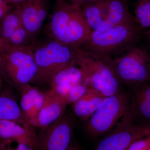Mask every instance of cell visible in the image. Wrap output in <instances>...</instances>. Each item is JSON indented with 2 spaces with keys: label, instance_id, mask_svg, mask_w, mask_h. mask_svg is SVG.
Listing matches in <instances>:
<instances>
[{
  "label": "cell",
  "instance_id": "83f0119b",
  "mask_svg": "<svg viewBox=\"0 0 150 150\" xmlns=\"http://www.w3.org/2000/svg\"><path fill=\"white\" fill-rule=\"evenodd\" d=\"M100 1L101 0H71L72 4L79 7L87 3L96 2Z\"/></svg>",
  "mask_w": 150,
  "mask_h": 150
},
{
  "label": "cell",
  "instance_id": "d590c367",
  "mask_svg": "<svg viewBox=\"0 0 150 150\" xmlns=\"http://www.w3.org/2000/svg\"><path fill=\"white\" fill-rule=\"evenodd\" d=\"M29 1V0H28V1Z\"/></svg>",
  "mask_w": 150,
  "mask_h": 150
},
{
  "label": "cell",
  "instance_id": "9c48e42d",
  "mask_svg": "<svg viewBox=\"0 0 150 150\" xmlns=\"http://www.w3.org/2000/svg\"><path fill=\"white\" fill-rule=\"evenodd\" d=\"M72 119L63 115L45 129L38 136L40 150H68L74 131Z\"/></svg>",
  "mask_w": 150,
  "mask_h": 150
},
{
  "label": "cell",
  "instance_id": "836d02e7",
  "mask_svg": "<svg viewBox=\"0 0 150 150\" xmlns=\"http://www.w3.org/2000/svg\"><path fill=\"white\" fill-rule=\"evenodd\" d=\"M148 150H150V144L149 146V148H148Z\"/></svg>",
  "mask_w": 150,
  "mask_h": 150
},
{
  "label": "cell",
  "instance_id": "f546056e",
  "mask_svg": "<svg viewBox=\"0 0 150 150\" xmlns=\"http://www.w3.org/2000/svg\"><path fill=\"white\" fill-rule=\"evenodd\" d=\"M68 150H80V149L76 146H74V145H71V146H70L69 149Z\"/></svg>",
  "mask_w": 150,
  "mask_h": 150
},
{
  "label": "cell",
  "instance_id": "1f68e13d",
  "mask_svg": "<svg viewBox=\"0 0 150 150\" xmlns=\"http://www.w3.org/2000/svg\"><path fill=\"white\" fill-rule=\"evenodd\" d=\"M147 35L148 38H149V41L150 43V29L147 33Z\"/></svg>",
  "mask_w": 150,
  "mask_h": 150
},
{
  "label": "cell",
  "instance_id": "4fadbf2b",
  "mask_svg": "<svg viewBox=\"0 0 150 150\" xmlns=\"http://www.w3.org/2000/svg\"><path fill=\"white\" fill-rule=\"evenodd\" d=\"M64 98L50 90L45 92V99L37 115L35 127L45 129L64 115L67 105Z\"/></svg>",
  "mask_w": 150,
  "mask_h": 150
},
{
  "label": "cell",
  "instance_id": "8992f818",
  "mask_svg": "<svg viewBox=\"0 0 150 150\" xmlns=\"http://www.w3.org/2000/svg\"><path fill=\"white\" fill-rule=\"evenodd\" d=\"M129 113L128 93L122 91L105 97L96 111L87 120L86 131L93 138L103 137Z\"/></svg>",
  "mask_w": 150,
  "mask_h": 150
},
{
  "label": "cell",
  "instance_id": "2e32d148",
  "mask_svg": "<svg viewBox=\"0 0 150 150\" xmlns=\"http://www.w3.org/2000/svg\"><path fill=\"white\" fill-rule=\"evenodd\" d=\"M0 121H13L31 126L25 118L16 100L6 94H0Z\"/></svg>",
  "mask_w": 150,
  "mask_h": 150
},
{
  "label": "cell",
  "instance_id": "cb8c5ba5",
  "mask_svg": "<svg viewBox=\"0 0 150 150\" xmlns=\"http://www.w3.org/2000/svg\"><path fill=\"white\" fill-rule=\"evenodd\" d=\"M150 144V134L134 142L127 150H148Z\"/></svg>",
  "mask_w": 150,
  "mask_h": 150
},
{
  "label": "cell",
  "instance_id": "e0dca14e",
  "mask_svg": "<svg viewBox=\"0 0 150 150\" xmlns=\"http://www.w3.org/2000/svg\"><path fill=\"white\" fill-rule=\"evenodd\" d=\"M110 27L136 22L135 18L129 13L127 6L123 0H110L109 13L106 20Z\"/></svg>",
  "mask_w": 150,
  "mask_h": 150
},
{
  "label": "cell",
  "instance_id": "ba28073f",
  "mask_svg": "<svg viewBox=\"0 0 150 150\" xmlns=\"http://www.w3.org/2000/svg\"><path fill=\"white\" fill-rule=\"evenodd\" d=\"M149 129L140 128L127 114L100 139L96 150H127L134 142L149 136Z\"/></svg>",
  "mask_w": 150,
  "mask_h": 150
},
{
  "label": "cell",
  "instance_id": "44dd1931",
  "mask_svg": "<svg viewBox=\"0 0 150 150\" xmlns=\"http://www.w3.org/2000/svg\"><path fill=\"white\" fill-rule=\"evenodd\" d=\"M34 39L23 25L19 28L5 44L7 48H22L33 47L35 45Z\"/></svg>",
  "mask_w": 150,
  "mask_h": 150
},
{
  "label": "cell",
  "instance_id": "d6a6232c",
  "mask_svg": "<svg viewBox=\"0 0 150 150\" xmlns=\"http://www.w3.org/2000/svg\"><path fill=\"white\" fill-rule=\"evenodd\" d=\"M147 1V0H139V1Z\"/></svg>",
  "mask_w": 150,
  "mask_h": 150
},
{
  "label": "cell",
  "instance_id": "ac0fdd59",
  "mask_svg": "<svg viewBox=\"0 0 150 150\" xmlns=\"http://www.w3.org/2000/svg\"><path fill=\"white\" fill-rule=\"evenodd\" d=\"M22 25L21 8L14 7L0 22V40L4 46L14 33Z\"/></svg>",
  "mask_w": 150,
  "mask_h": 150
},
{
  "label": "cell",
  "instance_id": "d6986e66",
  "mask_svg": "<svg viewBox=\"0 0 150 150\" xmlns=\"http://www.w3.org/2000/svg\"><path fill=\"white\" fill-rule=\"evenodd\" d=\"M77 65L70 66L59 71L52 79L49 84L50 88L60 85H76L83 81L82 69Z\"/></svg>",
  "mask_w": 150,
  "mask_h": 150
},
{
  "label": "cell",
  "instance_id": "6da1fadb",
  "mask_svg": "<svg viewBox=\"0 0 150 150\" xmlns=\"http://www.w3.org/2000/svg\"><path fill=\"white\" fill-rule=\"evenodd\" d=\"M141 29L137 22H133L92 30L79 48L94 59L112 58L137 46L141 38Z\"/></svg>",
  "mask_w": 150,
  "mask_h": 150
},
{
  "label": "cell",
  "instance_id": "7402d4cb",
  "mask_svg": "<svg viewBox=\"0 0 150 150\" xmlns=\"http://www.w3.org/2000/svg\"><path fill=\"white\" fill-rule=\"evenodd\" d=\"M135 20L141 28L150 29V0L139 1L135 11Z\"/></svg>",
  "mask_w": 150,
  "mask_h": 150
},
{
  "label": "cell",
  "instance_id": "277c9868",
  "mask_svg": "<svg viewBox=\"0 0 150 150\" xmlns=\"http://www.w3.org/2000/svg\"><path fill=\"white\" fill-rule=\"evenodd\" d=\"M33 47H4L0 54V74L3 80L20 91L31 83L37 74Z\"/></svg>",
  "mask_w": 150,
  "mask_h": 150
},
{
  "label": "cell",
  "instance_id": "5bb4252c",
  "mask_svg": "<svg viewBox=\"0 0 150 150\" xmlns=\"http://www.w3.org/2000/svg\"><path fill=\"white\" fill-rule=\"evenodd\" d=\"M20 107L25 118L35 128L37 115L43 106L45 92L28 84L21 90Z\"/></svg>",
  "mask_w": 150,
  "mask_h": 150
},
{
  "label": "cell",
  "instance_id": "e575fe53",
  "mask_svg": "<svg viewBox=\"0 0 150 150\" xmlns=\"http://www.w3.org/2000/svg\"><path fill=\"white\" fill-rule=\"evenodd\" d=\"M149 81H150V77Z\"/></svg>",
  "mask_w": 150,
  "mask_h": 150
},
{
  "label": "cell",
  "instance_id": "8fae6325",
  "mask_svg": "<svg viewBox=\"0 0 150 150\" xmlns=\"http://www.w3.org/2000/svg\"><path fill=\"white\" fill-rule=\"evenodd\" d=\"M0 139L26 145L33 150H40L38 136L30 125L0 121Z\"/></svg>",
  "mask_w": 150,
  "mask_h": 150
},
{
  "label": "cell",
  "instance_id": "603a6c76",
  "mask_svg": "<svg viewBox=\"0 0 150 150\" xmlns=\"http://www.w3.org/2000/svg\"><path fill=\"white\" fill-rule=\"evenodd\" d=\"M88 90V88L83 83L74 86L65 97L67 105L74 103L85 94Z\"/></svg>",
  "mask_w": 150,
  "mask_h": 150
},
{
  "label": "cell",
  "instance_id": "5b68a950",
  "mask_svg": "<svg viewBox=\"0 0 150 150\" xmlns=\"http://www.w3.org/2000/svg\"><path fill=\"white\" fill-rule=\"evenodd\" d=\"M109 61L122 85L131 89L149 81L150 55L144 48L133 46Z\"/></svg>",
  "mask_w": 150,
  "mask_h": 150
},
{
  "label": "cell",
  "instance_id": "7a4b0ae2",
  "mask_svg": "<svg viewBox=\"0 0 150 150\" xmlns=\"http://www.w3.org/2000/svg\"><path fill=\"white\" fill-rule=\"evenodd\" d=\"M38 72L30 84H50L58 72L70 66L77 65L82 51L79 48L65 45L51 39L33 47Z\"/></svg>",
  "mask_w": 150,
  "mask_h": 150
},
{
  "label": "cell",
  "instance_id": "52a82bcc",
  "mask_svg": "<svg viewBox=\"0 0 150 150\" xmlns=\"http://www.w3.org/2000/svg\"><path fill=\"white\" fill-rule=\"evenodd\" d=\"M84 54L79 66L83 71V83L88 88L96 91L105 97L122 91V84L110 64V58L96 59Z\"/></svg>",
  "mask_w": 150,
  "mask_h": 150
},
{
  "label": "cell",
  "instance_id": "7c38bea8",
  "mask_svg": "<svg viewBox=\"0 0 150 150\" xmlns=\"http://www.w3.org/2000/svg\"><path fill=\"white\" fill-rule=\"evenodd\" d=\"M48 10L47 0H29L21 8L23 26L33 39L42 28Z\"/></svg>",
  "mask_w": 150,
  "mask_h": 150
},
{
  "label": "cell",
  "instance_id": "484cf974",
  "mask_svg": "<svg viewBox=\"0 0 150 150\" xmlns=\"http://www.w3.org/2000/svg\"><path fill=\"white\" fill-rule=\"evenodd\" d=\"M14 7L6 0H0V22Z\"/></svg>",
  "mask_w": 150,
  "mask_h": 150
},
{
  "label": "cell",
  "instance_id": "4316f807",
  "mask_svg": "<svg viewBox=\"0 0 150 150\" xmlns=\"http://www.w3.org/2000/svg\"><path fill=\"white\" fill-rule=\"evenodd\" d=\"M8 2L14 6L22 8L28 2V0H6Z\"/></svg>",
  "mask_w": 150,
  "mask_h": 150
},
{
  "label": "cell",
  "instance_id": "d4e9b609",
  "mask_svg": "<svg viewBox=\"0 0 150 150\" xmlns=\"http://www.w3.org/2000/svg\"><path fill=\"white\" fill-rule=\"evenodd\" d=\"M12 142L10 141H3L0 142V150H33L26 145L18 144L17 147L14 148L11 146Z\"/></svg>",
  "mask_w": 150,
  "mask_h": 150
},
{
  "label": "cell",
  "instance_id": "9a60e30c",
  "mask_svg": "<svg viewBox=\"0 0 150 150\" xmlns=\"http://www.w3.org/2000/svg\"><path fill=\"white\" fill-rule=\"evenodd\" d=\"M105 97L88 88L85 94L74 103L75 115L83 120H87L101 104Z\"/></svg>",
  "mask_w": 150,
  "mask_h": 150
},
{
  "label": "cell",
  "instance_id": "4dcf8cb0",
  "mask_svg": "<svg viewBox=\"0 0 150 150\" xmlns=\"http://www.w3.org/2000/svg\"><path fill=\"white\" fill-rule=\"evenodd\" d=\"M4 49V44L2 43L1 41L0 40V54L3 52Z\"/></svg>",
  "mask_w": 150,
  "mask_h": 150
},
{
  "label": "cell",
  "instance_id": "3957f363",
  "mask_svg": "<svg viewBox=\"0 0 150 150\" xmlns=\"http://www.w3.org/2000/svg\"><path fill=\"white\" fill-rule=\"evenodd\" d=\"M92 31L80 7L62 4L56 9L48 23L50 38L73 47L79 48Z\"/></svg>",
  "mask_w": 150,
  "mask_h": 150
},
{
  "label": "cell",
  "instance_id": "f1b7e54d",
  "mask_svg": "<svg viewBox=\"0 0 150 150\" xmlns=\"http://www.w3.org/2000/svg\"><path fill=\"white\" fill-rule=\"evenodd\" d=\"M3 86V78L0 74V93L1 92L2 90Z\"/></svg>",
  "mask_w": 150,
  "mask_h": 150
},
{
  "label": "cell",
  "instance_id": "ffe728a7",
  "mask_svg": "<svg viewBox=\"0 0 150 150\" xmlns=\"http://www.w3.org/2000/svg\"><path fill=\"white\" fill-rule=\"evenodd\" d=\"M80 7L92 30H101L110 28L103 18L98 2L87 3Z\"/></svg>",
  "mask_w": 150,
  "mask_h": 150
},
{
  "label": "cell",
  "instance_id": "30bf717a",
  "mask_svg": "<svg viewBox=\"0 0 150 150\" xmlns=\"http://www.w3.org/2000/svg\"><path fill=\"white\" fill-rule=\"evenodd\" d=\"M129 95L130 117L137 126L150 130V81L131 89Z\"/></svg>",
  "mask_w": 150,
  "mask_h": 150
}]
</instances>
